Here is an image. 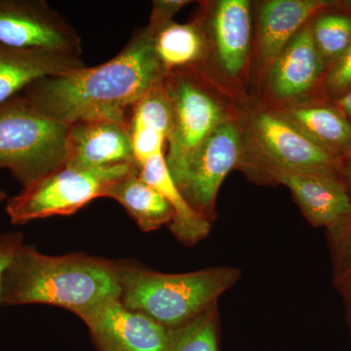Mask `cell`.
I'll use <instances>...</instances> for the list:
<instances>
[{"mask_svg":"<svg viewBox=\"0 0 351 351\" xmlns=\"http://www.w3.org/2000/svg\"><path fill=\"white\" fill-rule=\"evenodd\" d=\"M189 3L191 1L188 0H156L152 2L151 19L147 27L152 31H156L163 25L173 21L175 14Z\"/></svg>","mask_w":351,"mask_h":351,"instance_id":"obj_25","label":"cell"},{"mask_svg":"<svg viewBox=\"0 0 351 351\" xmlns=\"http://www.w3.org/2000/svg\"><path fill=\"white\" fill-rule=\"evenodd\" d=\"M128 124L134 159L140 169L152 157L165 154L172 129V108L163 78L131 108Z\"/></svg>","mask_w":351,"mask_h":351,"instance_id":"obj_17","label":"cell"},{"mask_svg":"<svg viewBox=\"0 0 351 351\" xmlns=\"http://www.w3.org/2000/svg\"><path fill=\"white\" fill-rule=\"evenodd\" d=\"M327 68L314 45L311 20L289 41L262 77L263 97L270 107L325 99Z\"/></svg>","mask_w":351,"mask_h":351,"instance_id":"obj_10","label":"cell"},{"mask_svg":"<svg viewBox=\"0 0 351 351\" xmlns=\"http://www.w3.org/2000/svg\"><path fill=\"white\" fill-rule=\"evenodd\" d=\"M237 110L242 134L240 168L247 174L271 182L274 176L287 171H339V161L260 99H242Z\"/></svg>","mask_w":351,"mask_h":351,"instance_id":"obj_4","label":"cell"},{"mask_svg":"<svg viewBox=\"0 0 351 351\" xmlns=\"http://www.w3.org/2000/svg\"><path fill=\"white\" fill-rule=\"evenodd\" d=\"M217 306L186 324L168 330L165 351H218Z\"/></svg>","mask_w":351,"mask_h":351,"instance_id":"obj_23","label":"cell"},{"mask_svg":"<svg viewBox=\"0 0 351 351\" xmlns=\"http://www.w3.org/2000/svg\"><path fill=\"white\" fill-rule=\"evenodd\" d=\"M241 160L242 134L237 117L219 125L172 179L191 207L211 221L219 189L228 175L240 168Z\"/></svg>","mask_w":351,"mask_h":351,"instance_id":"obj_9","label":"cell"},{"mask_svg":"<svg viewBox=\"0 0 351 351\" xmlns=\"http://www.w3.org/2000/svg\"><path fill=\"white\" fill-rule=\"evenodd\" d=\"M0 43L80 57L82 39L43 0H0Z\"/></svg>","mask_w":351,"mask_h":351,"instance_id":"obj_11","label":"cell"},{"mask_svg":"<svg viewBox=\"0 0 351 351\" xmlns=\"http://www.w3.org/2000/svg\"><path fill=\"white\" fill-rule=\"evenodd\" d=\"M23 243H24L23 235L19 232L0 234V304H1L2 281H3L4 274L12 263L16 252Z\"/></svg>","mask_w":351,"mask_h":351,"instance_id":"obj_26","label":"cell"},{"mask_svg":"<svg viewBox=\"0 0 351 351\" xmlns=\"http://www.w3.org/2000/svg\"><path fill=\"white\" fill-rule=\"evenodd\" d=\"M152 32L154 52L165 73L204 68L209 45L198 21L186 24L171 21Z\"/></svg>","mask_w":351,"mask_h":351,"instance_id":"obj_20","label":"cell"},{"mask_svg":"<svg viewBox=\"0 0 351 351\" xmlns=\"http://www.w3.org/2000/svg\"><path fill=\"white\" fill-rule=\"evenodd\" d=\"M119 299L167 330L181 326L214 304L239 278V271L215 267L166 274L133 263L117 262Z\"/></svg>","mask_w":351,"mask_h":351,"instance_id":"obj_3","label":"cell"},{"mask_svg":"<svg viewBox=\"0 0 351 351\" xmlns=\"http://www.w3.org/2000/svg\"><path fill=\"white\" fill-rule=\"evenodd\" d=\"M78 317L101 351H165L168 330L127 308L119 298L101 302Z\"/></svg>","mask_w":351,"mask_h":351,"instance_id":"obj_12","label":"cell"},{"mask_svg":"<svg viewBox=\"0 0 351 351\" xmlns=\"http://www.w3.org/2000/svg\"><path fill=\"white\" fill-rule=\"evenodd\" d=\"M7 199V195L5 191H3V189H0V204H1L2 202H4Z\"/></svg>","mask_w":351,"mask_h":351,"instance_id":"obj_31","label":"cell"},{"mask_svg":"<svg viewBox=\"0 0 351 351\" xmlns=\"http://www.w3.org/2000/svg\"><path fill=\"white\" fill-rule=\"evenodd\" d=\"M140 168L135 163L101 168H78L63 164L9 198L6 212L14 225L34 219L69 216L99 197L110 184Z\"/></svg>","mask_w":351,"mask_h":351,"instance_id":"obj_7","label":"cell"},{"mask_svg":"<svg viewBox=\"0 0 351 351\" xmlns=\"http://www.w3.org/2000/svg\"><path fill=\"white\" fill-rule=\"evenodd\" d=\"M68 130L21 94L0 104V170L29 186L66 163Z\"/></svg>","mask_w":351,"mask_h":351,"instance_id":"obj_6","label":"cell"},{"mask_svg":"<svg viewBox=\"0 0 351 351\" xmlns=\"http://www.w3.org/2000/svg\"><path fill=\"white\" fill-rule=\"evenodd\" d=\"M204 29L209 55L201 69L225 88L241 87L250 71L253 10L248 0L205 2L195 18Z\"/></svg>","mask_w":351,"mask_h":351,"instance_id":"obj_8","label":"cell"},{"mask_svg":"<svg viewBox=\"0 0 351 351\" xmlns=\"http://www.w3.org/2000/svg\"><path fill=\"white\" fill-rule=\"evenodd\" d=\"M328 0H267L258 5L257 57L261 77L295 34L316 14L332 6Z\"/></svg>","mask_w":351,"mask_h":351,"instance_id":"obj_15","label":"cell"},{"mask_svg":"<svg viewBox=\"0 0 351 351\" xmlns=\"http://www.w3.org/2000/svg\"><path fill=\"white\" fill-rule=\"evenodd\" d=\"M337 5L341 8L345 9L351 13V0H343V1H337Z\"/></svg>","mask_w":351,"mask_h":351,"instance_id":"obj_30","label":"cell"},{"mask_svg":"<svg viewBox=\"0 0 351 351\" xmlns=\"http://www.w3.org/2000/svg\"><path fill=\"white\" fill-rule=\"evenodd\" d=\"M339 173L351 195V151L339 160Z\"/></svg>","mask_w":351,"mask_h":351,"instance_id":"obj_27","label":"cell"},{"mask_svg":"<svg viewBox=\"0 0 351 351\" xmlns=\"http://www.w3.org/2000/svg\"><path fill=\"white\" fill-rule=\"evenodd\" d=\"M119 295L117 262L84 254L45 255L23 243L4 274L1 304H50L80 316Z\"/></svg>","mask_w":351,"mask_h":351,"instance_id":"obj_2","label":"cell"},{"mask_svg":"<svg viewBox=\"0 0 351 351\" xmlns=\"http://www.w3.org/2000/svg\"><path fill=\"white\" fill-rule=\"evenodd\" d=\"M165 75L154 52V32L147 25L110 61L44 76L21 95L68 125L97 117L128 119L131 108Z\"/></svg>","mask_w":351,"mask_h":351,"instance_id":"obj_1","label":"cell"},{"mask_svg":"<svg viewBox=\"0 0 351 351\" xmlns=\"http://www.w3.org/2000/svg\"><path fill=\"white\" fill-rule=\"evenodd\" d=\"M105 197L120 203L144 232L169 226L174 219L169 202L140 177V171L132 172L110 184Z\"/></svg>","mask_w":351,"mask_h":351,"instance_id":"obj_21","label":"cell"},{"mask_svg":"<svg viewBox=\"0 0 351 351\" xmlns=\"http://www.w3.org/2000/svg\"><path fill=\"white\" fill-rule=\"evenodd\" d=\"M348 232V242H346V260H348V265H350L351 267V221L350 225L346 226V230Z\"/></svg>","mask_w":351,"mask_h":351,"instance_id":"obj_29","label":"cell"},{"mask_svg":"<svg viewBox=\"0 0 351 351\" xmlns=\"http://www.w3.org/2000/svg\"><path fill=\"white\" fill-rule=\"evenodd\" d=\"M163 85L172 108L166 163L174 177L219 125L239 117L230 92L201 69L166 73Z\"/></svg>","mask_w":351,"mask_h":351,"instance_id":"obj_5","label":"cell"},{"mask_svg":"<svg viewBox=\"0 0 351 351\" xmlns=\"http://www.w3.org/2000/svg\"><path fill=\"white\" fill-rule=\"evenodd\" d=\"M140 177L154 186L169 202L174 219L169 228L176 239L193 246L211 230V221L195 212L177 188L166 163L165 154L152 157L140 169Z\"/></svg>","mask_w":351,"mask_h":351,"instance_id":"obj_19","label":"cell"},{"mask_svg":"<svg viewBox=\"0 0 351 351\" xmlns=\"http://www.w3.org/2000/svg\"><path fill=\"white\" fill-rule=\"evenodd\" d=\"M272 182L290 189L311 225L346 230L351 221V195L338 170L311 169L278 173Z\"/></svg>","mask_w":351,"mask_h":351,"instance_id":"obj_13","label":"cell"},{"mask_svg":"<svg viewBox=\"0 0 351 351\" xmlns=\"http://www.w3.org/2000/svg\"><path fill=\"white\" fill-rule=\"evenodd\" d=\"M272 108L335 160L351 151L350 119L334 101L314 99Z\"/></svg>","mask_w":351,"mask_h":351,"instance_id":"obj_16","label":"cell"},{"mask_svg":"<svg viewBox=\"0 0 351 351\" xmlns=\"http://www.w3.org/2000/svg\"><path fill=\"white\" fill-rule=\"evenodd\" d=\"M351 90V44L327 69L323 93L328 101H337Z\"/></svg>","mask_w":351,"mask_h":351,"instance_id":"obj_24","label":"cell"},{"mask_svg":"<svg viewBox=\"0 0 351 351\" xmlns=\"http://www.w3.org/2000/svg\"><path fill=\"white\" fill-rule=\"evenodd\" d=\"M334 103L346 113L351 121V90L339 100L334 101Z\"/></svg>","mask_w":351,"mask_h":351,"instance_id":"obj_28","label":"cell"},{"mask_svg":"<svg viewBox=\"0 0 351 351\" xmlns=\"http://www.w3.org/2000/svg\"><path fill=\"white\" fill-rule=\"evenodd\" d=\"M127 163L136 164L128 119L97 117L69 124L66 164L101 168Z\"/></svg>","mask_w":351,"mask_h":351,"instance_id":"obj_14","label":"cell"},{"mask_svg":"<svg viewBox=\"0 0 351 351\" xmlns=\"http://www.w3.org/2000/svg\"><path fill=\"white\" fill-rule=\"evenodd\" d=\"M84 66L80 57L22 49L0 43V104L20 95L25 87L39 78Z\"/></svg>","mask_w":351,"mask_h":351,"instance_id":"obj_18","label":"cell"},{"mask_svg":"<svg viewBox=\"0 0 351 351\" xmlns=\"http://www.w3.org/2000/svg\"><path fill=\"white\" fill-rule=\"evenodd\" d=\"M311 36L321 59L329 68L351 44V13L334 2L311 19Z\"/></svg>","mask_w":351,"mask_h":351,"instance_id":"obj_22","label":"cell"}]
</instances>
